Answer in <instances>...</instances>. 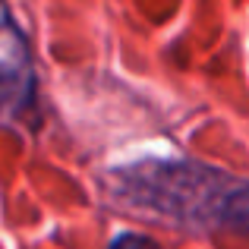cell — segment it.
I'll return each instance as SVG.
<instances>
[{"instance_id":"6da1fadb","label":"cell","mask_w":249,"mask_h":249,"mask_svg":"<svg viewBox=\"0 0 249 249\" xmlns=\"http://www.w3.org/2000/svg\"><path fill=\"white\" fill-rule=\"evenodd\" d=\"M114 199L193 231L249 233V180L202 161H158L110 174Z\"/></svg>"},{"instance_id":"7a4b0ae2","label":"cell","mask_w":249,"mask_h":249,"mask_svg":"<svg viewBox=\"0 0 249 249\" xmlns=\"http://www.w3.org/2000/svg\"><path fill=\"white\" fill-rule=\"evenodd\" d=\"M35 60L22 25L16 22L10 3L0 0V117L25 120L35 110Z\"/></svg>"},{"instance_id":"3957f363","label":"cell","mask_w":249,"mask_h":249,"mask_svg":"<svg viewBox=\"0 0 249 249\" xmlns=\"http://www.w3.org/2000/svg\"><path fill=\"white\" fill-rule=\"evenodd\" d=\"M107 249H161L152 237H142V233H120V237L110 240Z\"/></svg>"}]
</instances>
